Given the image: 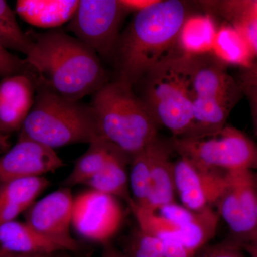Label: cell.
I'll use <instances>...</instances> for the list:
<instances>
[{"mask_svg":"<svg viewBox=\"0 0 257 257\" xmlns=\"http://www.w3.org/2000/svg\"><path fill=\"white\" fill-rule=\"evenodd\" d=\"M36 75L19 74L0 81V131L5 135L21 130L36 94Z\"/></svg>","mask_w":257,"mask_h":257,"instance_id":"obj_14","label":"cell"},{"mask_svg":"<svg viewBox=\"0 0 257 257\" xmlns=\"http://www.w3.org/2000/svg\"><path fill=\"white\" fill-rule=\"evenodd\" d=\"M0 250L4 253L54 254L65 249L47 239L26 222L11 221L0 225Z\"/></svg>","mask_w":257,"mask_h":257,"instance_id":"obj_17","label":"cell"},{"mask_svg":"<svg viewBox=\"0 0 257 257\" xmlns=\"http://www.w3.org/2000/svg\"><path fill=\"white\" fill-rule=\"evenodd\" d=\"M226 64L209 53L193 56L192 131L199 136L217 133L243 95Z\"/></svg>","mask_w":257,"mask_h":257,"instance_id":"obj_6","label":"cell"},{"mask_svg":"<svg viewBox=\"0 0 257 257\" xmlns=\"http://www.w3.org/2000/svg\"><path fill=\"white\" fill-rule=\"evenodd\" d=\"M4 137H6V135H3V134L1 133V131H0V138H4Z\"/></svg>","mask_w":257,"mask_h":257,"instance_id":"obj_40","label":"cell"},{"mask_svg":"<svg viewBox=\"0 0 257 257\" xmlns=\"http://www.w3.org/2000/svg\"><path fill=\"white\" fill-rule=\"evenodd\" d=\"M234 28L243 34L249 44L253 55L257 57V18Z\"/></svg>","mask_w":257,"mask_h":257,"instance_id":"obj_30","label":"cell"},{"mask_svg":"<svg viewBox=\"0 0 257 257\" xmlns=\"http://www.w3.org/2000/svg\"><path fill=\"white\" fill-rule=\"evenodd\" d=\"M33 46L25 59L36 83L69 100L80 101L109 82L95 52L60 29L29 32Z\"/></svg>","mask_w":257,"mask_h":257,"instance_id":"obj_2","label":"cell"},{"mask_svg":"<svg viewBox=\"0 0 257 257\" xmlns=\"http://www.w3.org/2000/svg\"><path fill=\"white\" fill-rule=\"evenodd\" d=\"M189 18L187 5L179 0L154 1L136 12L115 52L116 80L135 87L158 64L182 53L176 47L180 50L179 36Z\"/></svg>","mask_w":257,"mask_h":257,"instance_id":"obj_1","label":"cell"},{"mask_svg":"<svg viewBox=\"0 0 257 257\" xmlns=\"http://www.w3.org/2000/svg\"><path fill=\"white\" fill-rule=\"evenodd\" d=\"M103 246L104 247H103L102 257H126L123 251H120L110 243Z\"/></svg>","mask_w":257,"mask_h":257,"instance_id":"obj_33","label":"cell"},{"mask_svg":"<svg viewBox=\"0 0 257 257\" xmlns=\"http://www.w3.org/2000/svg\"><path fill=\"white\" fill-rule=\"evenodd\" d=\"M193 55L180 53L158 64L136 84L140 96L159 126L172 138H184L193 124Z\"/></svg>","mask_w":257,"mask_h":257,"instance_id":"obj_3","label":"cell"},{"mask_svg":"<svg viewBox=\"0 0 257 257\" xmlns=\"http://www.w3.org/2000/svg\"><path fill=\"white\" fill-rule=\"evenodd\" d=\"M243 249L247 251L250 257H257V239L243 246Z\"/></svg>","mask_w":257,"mask_h":257,"instance_id":"obj_35","label":"cell"},{"mask_svg":"<svg viewBox=\"0 0 257 257\" xmlns=\"http://www.w3.org/2000/svg\"><path fill=\"white\" fill-rule=\"evenodd\" d=\"M219 219L220 216L213 208L199 211L187 209L178 224V241L197 253L215 236Z\"/></svg>","mask_w":257,"mask_h":257,"instance_id":"obj_20","label":"cell"},{"mask_svg":"<svg viewBox=\"0 0 257 257\" xmlns=\"http://www.w3.org/2000/svg\"><path fill=\"white\" fill-rule=\"evenodd\" d=\"M4 257H56V253H31V254H20V253H5Z\"/></svg>","mask_w":257,"mask_h":257,"instance_id":"obj_34","label":"cell"},{"mask_svg":"<svg viewBox=\"0 0 257 257\" xmlns=\"http://www.w3.org/2000/svg\"><path fill=\"white\" fill-rule=\"evenodd\" d=\"M74 197L71 188L63 187L34 203L26 212L27 224L65 251H80L82 245L71 235Z\"/></svg>","mask_w":257,"mask_h":257,"instance_id":"obj_12","label":"cell"},{"mask_svg":"<svg viewBox=\"0 0 257 257\" xmlns=\"http://www.w3.org/2000/svg\"><path fill=\"white\" fill-rule=\"evenodd\" d=\"M0 45L26 56L33 46L29 32H24L19 25L16 13L3 0H0Z\"/></svg>","mask_w":257,"mask_h":257,"instance_id":"obj_25","label":"cell"},{"mask_svg":"<svg viewBox=\"0 0 257 257\" xmlns=\"http://www.w3.org/2000/svg\"><path fill=\"white\" fill-rule=\"evenodd\" d=\"M19 74L33 75L25 59H21L0 45V77L2 79Z\"/></svg>","mask_w":257,"mask_h":257,"instance_id":"obj_28","label":"cell"},{"mask_svg":"<svg viewBox=\"0 0 257 257\" xmlns=\"http://www.w3.org/2000/svg\"><path fill=\"white\" fill-rule=\"evenodd\" d=\"M90 105L101 136L130 157L159 136L158 125L131 86L106 83L93 94Z\"/></svg>","mask_w":257,"mask_h":257,"instance_id":"obj_4","label":"cell"},{"mask_svg":"<svg viewBox=\"0 0 257 257\" xmlns=\"http://www.w3.org/2000/svg\"><path fill=\"white\" fill-rule=\"evenodd\" d=\"M4 252L0 250V257H4Z\"/></svg>","mask_w":257,"mask_h":257,"instance_id":"obj_39","label":"cell"},{"mask_svg":"<svg viewBox=\"0 0 257 257\" xmlns=\"http://www.w3.org/2000/svg\"><path fill=\"white\" fill-rule=\"evenodd\" d=\"M63 166L55 150L20 135L15 146L0 157V181L44 177Z\"/></svg>","mask_w":257,"mask_h":257,"instance_id":"obj_13","label":"cell"},{"mask_svg":"<svg viewBox=\"0 0 257 257\" xmlns=\"http://www.w3.org/2000/svg\"><path fill=\"white\" fill-rule=\"evenodd\" d=\"M243 95L247 97L251 108V117L253 131L257 137V87L256 86H244L241 87Z\"/></svg>","mask_w":257,"mask_h":257,"instance_id":"obj_31","label":"cell"},{"mask_svg":"<svg viewBox=\"0 0 257 257\" xmlns=\"http://www.w3.org/2000/svg\"><path fill=\"white\" fill-rule=\"evenodd\" d=\"M228 171L205 169L179 157L175 162L176 194L182 205L193 211L216 206L229 187Z\"/></svg>","mask_w":257,"mask_h":257,"instance_id":"obj_11","label":"cell"},{"mask_svg":"<svg viewBox=\"0 0 257 257\" xmlns=\"http://www.w3.org/2000/svg\"><path fill=\"white\" fill-rule=\"evenodd\" d=\"M252 177L253 184H254L255 188H256L257 190V172H252Z\"/></svg>","mask_w":257,"mask_h":257,"instance_id":"obj_37","label":"cell"},{"mask_svg":"<svg viewBox=\"0 0 257 257\" xmlns=\"http://www.w3.org/2000/svg\"><path fill=\"white\" fill-rule=\"evenodd\" d=\"M63 252V251H62ZM56 257H72L71 256H69V255L67 254V253H56Z\"/></svg>","mask_w":257,"mask_h":257,"instance_id":"obj_38","label":"cell"},{"mask_svg":"<svg viewBox=\"0 0 257 257\" xmlns=\"http://www.w3.org/2000/svg\"><path fill=\"white\" fill-rule=\"evenodd\" d=\"M123 253L126 257H164L162 241L138 227L126 239Z\"/></svg>","mask_w":257,"mask_h":257,"instance_id":"obj_27","label":"cell"},{"mask_svg":"<svg viewBox=\"0 0 257 257\" xmlns=\"http://www.w3.org/2000/svg\"><path fill=\"white\" fill-rule=\"evenodd\" d=\"M7 136L4 138H0V150H5L8 147V143H7Z\"/></svg>","mask_w":257,"mask_h":257,"instance_id":"obj_36","label":"cell"},{"mask_svg":"<svg viewBox=\"0 0 257 257\" xmlns=\"http://www.w3.org/2000/svg\"><path fill=\"white\" fill-rule=\"evenodd\" d=\"M89 145L87 151L76 161L73 170L64 180V187L71 188L79 184H85L102 170L117 147L102 137Z\"/></svg>","mask_w":257,"mask_h":257,"instance_id":"obj_22","label":"cell"},{"mask_svg":"<svg viewBox=\"0 0 257 257\" xmlns=\"http://www.w3.org/2000/svg\"><path fill=\"white\" fill-rule=\"evenodd\" d=\"M241 246L230 241L207 245L196 253V257H244Z\"/></svg>","mask_w":257,"mask_h":257,"instance_id":"obj_29","label":"cell"},{"mask_svg":"<svg viewBox=\"0 0 257 257\" xmlns=\"http://www.w3.org/2000/svg\"><path fill=\"white\" fill-rule=\"evenodd\" d=\"M170 141L159 138L152 143L150 191L146 206L143 208L156 211L171 203L175 202V162Z\"/></svg>","mask_w":257,"mask_h":257,"instance_id":"obj_15","label":"cell"},{"mask_svg":"<svg viewBox=\"0 0 257 257\" xmlns=\"http://www.w3.org/2000/svg\"><path fill=\"white\" fill-rule=\"evenodd\" d=\"M128 206L136 219L138 227L144 232L161 241L178 240L179 228L157 211L140 207L134 200Z\"/></svg>","mask_w":257,"mask_h":257,"instance_id":"obj_26","label":"cell"},{"mask_svg":"<svg viewBox=\"0 0 257 257\" xmlns=\"http://www.w3.org/2000/svg\"><path fill=\"white\" fill-rule=\"evenodd\" d=\"M0 187V225L14 221L34 204L50 185L45 177H25L2 182Z\"/></svg>","mask_w":257,"mask_h":257,"instance_id":"obj_16","label":"cell"},{"mask_svg":"<svg viewBox=\"0 0 257 257\" xmlns=\"http://www.w3.org/2000/svg\"><path fill=\"white\" fill-rule=\"evenodd\" d=\"M79 3L77 0H18L15 11L30 25L54 30L70 21Z\"/></svg>","mask_w":257,"mask_h":257,"instance_id":"obj_18","label":"cell"},{"mask_svg":"<svg viewBox=\"0 0 257 257\" xmlns=\"http://www.w3.org/2000/svg\"><path fill=\"white\" fill-rule=\"evenodd\" d=\"M131 13L121 0H81L67 29L101 60H114L121 28Z\"/></svg>","mask_w":257,"mask_h":257,"instance_id":"obj_8","label":"cell"},{"mask_svg":"<svg viewBox=\"0 0 257 257\" xmlns=\"http://www.w3.org/2000/svg\"><path fill=\"white\" fill-rule=\"evenodd\" d=\"M33 106L20 135L50 147L90 144L101 138L90 104L69 100L36 83Z\"/></svg>","mask_w":257,"mask_h":257,"instance_id":"obj_5","label":"cell"},{"mask_svg":"<svg viewBox=\"0 0 257 257\" xmlns=\"http://www.w3.org/2000/svg\"><path fill=\"white\" fill-rule=\"evenodd\" d=\"M152 143L132 157L130 161L131 169L128 175L130 192L133 200L142 207L146 206L150 195Z\"/></svg>","mask_w":257,"mask_h":257,"instance_id":"obj_24","label":"cell"},{"mask_svg":"<svg viewBox=\"0 0 257 257\" xmlns=\"http://www.w3.org/2000/svg\"><path fill=\"white\" fill-rule=\"evenodd\" d=\"M239 84L241 87L244 86H256L257 87V62L246 69H242L239 75Z\"/></svg>","mask_w":257,"mask_h":257,"instance_id":"obj_32","label":"cell"},{"mask_svg":"<svg viewBox=\"0 0 257 257\" xmlns=\"http://www.w3.org/2000/svg\"><path fill=\"white\" fill-rule=\"evenodd\" d=\"M252 172H229V187L216 204V211L229 228V240L242 248L257 239V190Z\"/></svg>","mask_w":257,"mask_h":257,"instance_id":"obj_9","label":"cell"},{"mask_svg":"<svg viewBox=\"0 0 257 257\" xmlns=\"http://www.w3.org/2000/svg\"><path fill=\"white\" fill-rule=\"evenodd\" d=\"M211 53L225 64L246 69L255 62V56L243 34L231 25L216 31Z\"/></svg>","mask_w":257,"mask_h":257,"instance_id":"obj_21","label":"cell"},{"mask_svg":"<svg viewBox=\"0 0 257 257\" xmlns=\"http://www.w3.org/2000/svg\"><path fill=\"white\" fill-rule=\"evenodd\" d=\"M216 31L214 23L209 17H189L179 36L181 52L188 55L211 52Z\"/></svg>","mask_w":257,"mask_h":257,"instance_id":"obj_23","label":"cell"},{"mask_svg":"<svg viewBox=\"0 0 257 257\" xmlns=\"http://www.w3.org/2000/svg\"><path fill=\"white\" fill-rule=\"evenodd\" d=\"M170 143L179 157L202 168L257 172V144L234 126L202 138H172Z\"/></svg>","mask_w":257,"mask_h":257,"instance_id":"obj_7","label":"cell"},{"mask_svg":"<svg viewBox=\"0 0 257 257\" xmlns=\"http://www.w3.org/2000/svg\"><path fill=\"white\" fill-rule=\"evenodd\" d=\"M130 161L131 157L116 147L102 170L84 185L93 190L122 199L128 205L133 201L127 170Z\"/></svg>","mask_w":257,"mask_h":257,"instance_id":"obj_19","label":"cell"},{"mask_svg":"<svg viewBox=\"0 0 257 257\" xmlns=\"http://www.w3.org/2000/svg\"><path fill=\"white\" fill-rule=\"evenodd\" d=\"M122 220V208L116 198L93 189L74 197L72 226L84 239L107 244Z\"/></svg>","mask_w":257,"mask_h":257,"instance_id":"obj_10","label":"cell"}]
</instances>
